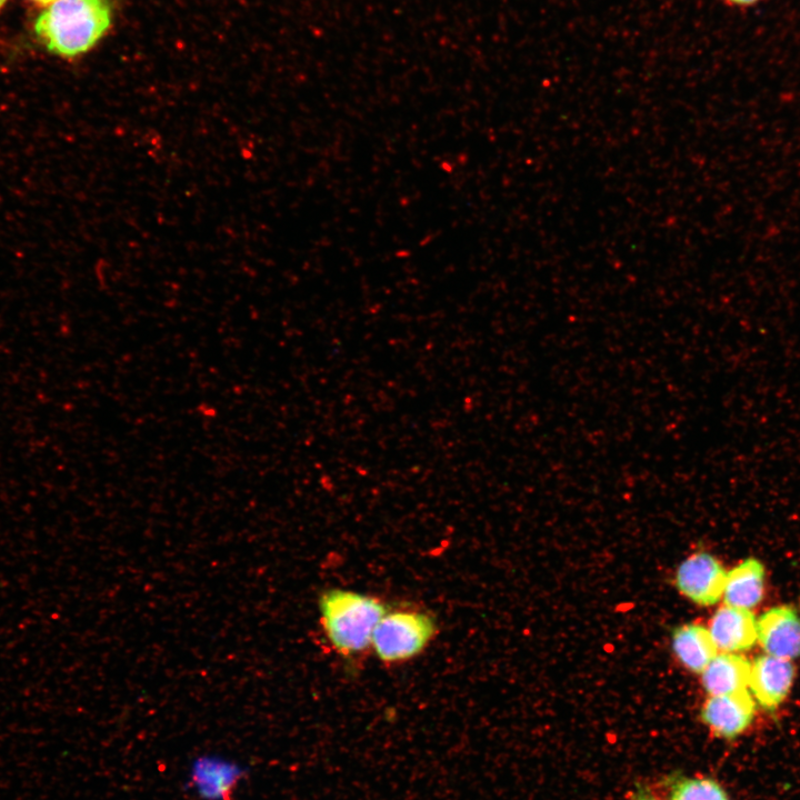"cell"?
Returning <instances> with one entry per match:
<instances>
[{"label":"cell","mask_w":800,"mask_h":800,"mask_svg":"<svg viewBox=\"0 0 800 800\" xmlns=\"http://www.w3.org/2000/svg\"><path fill=\"white\" fill-rule=\"evenodd\" d=\"M318 608L331 649L344 659H356L371 649L373 631L389 606L372 594L330 588L321 592Z\"/></svg>","instance_id":"obj_1"},{"label":"cell","mask_w":800,"mask_h":800,"mask_svg":"<svg viewBox=\"0 0 800 800\" xmlns=\"http://www.w3.org/2000/svg\"><path fill=\"white\" fill-rule=\"evenodd\" d=\"M112 21L109 0H57L34 22V32L46 49L62 58L90 50Z\"/></svg>","instance_id":"obj_2"},{"label":"cell","mask_w":800,"mask_h":800,"mask_svg":"<svg viewBox=\"0 0 800 800\" xmlns=\"http://www.w3.org/2000/svg\"><path fill=\"white\" fill-rule=\"evenodd\" d=\"M437 633L433 614L417 607L389 608L373 631L371 650L384 666L402 664L420 656Z\"/></svg>","instance_id":"obj_3"},{"label":"cell","mask_w":800,"mask_h":800,"mask_svg":"<svg viewBox=\"0 0 800 800\" xmlns=\"http://www.w3.org/2000/svg\"><path fill=\"white\" fill-rule=\"evenodd\" d=\"M727 572L719 561L707 552L688 557L678 567V590L697 604L716 603L723 594Z\"/></svg>","instance_id":"obj_4"},{"label":"cell","mask_w":800,"mask_h":800,"mask_svg":"<svg viewBox=\"0 0 800 800\" xmlns=\"http://www.w3.org/2000/svg\"><path fill=\"white\" fill-rule=\"evenodd\" d=\"M756 703L748 690L710 696L701 708V720L713 736L733 740L752 723Z\"/></svg>","instance_id":"obj_5"},{"label":"cell","mask_w":800,"mask_h":800,"mask_svg":"<svg viewBox=\"0 0 800 800\" xmlns=\"http://www.w3.org/2000/svg\"><path fill=\"white\" fill-rule=\"evenodd\" d=\"M793 677L794 669L790 660L766 653L751 663L748 688L754 701L773 711L787 698Z\"/></svg>","instance_id":"obj_6"},{"label":"cell","mask_w":800,"mask_h":800,"mask_svg":"<svg viewBox=\"0 0 800 800\" xmlns=\"http://www.w3.org/2000/svg\"><path fill=\"white\" fill-rule=\"evenodd\" d=\"M757 641L767 654L791 660L800 656V617L788 606L766 611L757 620Z\"/></svg>","instance_id":"obj_7"},{"label":"cell","mask_w":800,"mask_h":800,"mask_svg":"<svg viewBox=\"0 0 800 800\" xmlns=\"http://www.w3.org/2000/svg\"><path fill=\"white\" fill-rule=\"evenodd\" d=\"M243 776L244 770L238 763L204 754L194 759L190 783L203 800H231Z\"/></svg>","instance_id":"obj_8"},{"label":"cell","mask_w":800,"mask_h":800,"mask_svg":"<svg viewBox=\"0 0 800 800\" xmlns=\"http://www.w3.org/2000/svg\"><path fill=\"white\" fill-rule=\"evenodd\" d=\"M717 649L722 652L744 651L757 641V620L750 610L723 606L711 618L708 628Z\"/></svg>","instance_id":"obj_9"},{"label":"cell","mask_w":800,"mask_h":800,"mask_svg":"<svg viewBox=\"0 0 800 800\" xmlns=\"http://www.w3.org/2000/svg\"><path fill=\"white\" fill-rule=\"evenodd\" d=\"M751 663L741 654H716L701 672V681L710 696L730 694L748 689Z\"/></svg>","instance_id":"obj_10"},{"label":"cell","mask_w":800,"mask_h":800,"mask_svg":"<svg viewBox=\"0 0 800 800\" xmlns=\"http://www.w3.org/2000/svg\"><path fill=\"white\" fill-rule=\"evenodd\" d=\"M763 590L764 567L750 558L727 572L722 597L728 606L751 610L761 601Z\"/></svg>","instance_id":"obj_11"},{"label":"cell","mask_w":800,"mask_h":800,"mask_svg":"<svg viewBox=\"0 0 800 800\" xmlns=\"http://www.w3.org/2000/svg\"><path fill=\"white\" fill-rule=\"evenodd\" d=\"M672 650L689 670L701 673L717 654L709 630L700 624L687 623L674 629Z\"/></svg>","instance_id":"obj_12"},{"label":"cell","mask_w":800,"mask_h":800,"mask_svg":"<svg viewBox=\"0 0 800 800\" xmlns=\"http://www.w3.org/2000/svg\"><path fill=\"white\" fill-rule=\"evenodd\" d=\"M668 800H731L723 787L710 777L671 774L666 779Z\"/></svg>","instance_id":"obj_13"},{"label":"cell","mask_w":800,"mask_h":800,"mask_svg":"<svg viewBox=\"0 0 800 800\" xmlns=\"http://www.w3.org/2000/svg\"><path fill=\"white\" fill-rule=\"evenodd\" d=\"M632 800H660L648 788L638 786L632 796Z\"/></svg>","instance_id":"obj_14"},{"label":"cell","mask_w":800,"mask_h":800,"mask_svg":"<svg viewBox=\"0 0 800 800\" xmlns=\"http://www.w3.org/2000/svg\"><path fill=\"white\" fill-rule=\"evenodd\" d=\"M728 2L736 6H750L756 3L758 0H727Z\"/></svg>","instance_id":"obj_15"},{"label":"cell","mask_w":800,"mask_h":800,"mask_svg":"<svg viewBox=\"0 0 800 800\" xmlns=\"http://www.w3.org/2000/svg\"><path fill=\"white\" fill-rule=\"evenodd\" d=\"M31 1H33L40 6H50L51 3H53L57 0H31Z\"/></svg>","instance_id":"obj_16"},{"label":"cell","mask_w":800,"mask_h":800,"mask_svg":"<svg viewBox=\"0 0 800 800\" xmlns=\"http://www.w3.org/2000/svg\"><path fill=\"white\" fill-rule=\"evenodd\" d=\"M6 1H7V0H0V9L3 7V4H4Z\"/></svg>","instance_id":"obj_17"}]
</instances>
